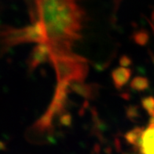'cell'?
I'll list each match as a JSON object with an SVG mask.
<instances>
[{
	"mask_svg": "<svg viewBox=\"0 0 154 154\" xmlns=\"http://www.w3.org/2000/svg\"><path fill=\"white\" fill-rule=\"evenodd\" d=\"M50 61L56 71L57 84L83 82L88 72L87 60L75 54H51Z\"/></svg>",
	"mask_w": 154,
	"mask_h": 154,
	"instance_id": "obj_1",
	"label": "cell"
},
{
	"mask_svg": "<svg viewBox=\"0 0 154 154\" xmlns=\"http://www.w3.org/2000/svg\"><path fill=\"white\" fill-rule=\"evenodd\" d=\"M11 29V27L5 25L0 26V57H2L11 47L10 38Z\"/></svg>",
	"mask_w": 154,
	"mask_h": 154,
	"instance_id": "obj_7",
	"label": "cell"
},
{
	"mask_svg": "<svg viewBox=\"0 0 154 154\" xmlns=\"http://www.w3.org/2000/svg\"><path fill=\"white\" fill-rule=\"evenodd\" d=\"M148 34L146 32H140L134 35V40L140 45H145L148 42Z\"/></svg>",
	"mask_w": 154,
	"mask_h": 154,
	"instance_id": "obj_11",
	"label": "cell"
},
{
	"mask_svg": "<svg viewBox=\"0 0 154 154\" xmlns=\"http://www.w3.org/2000/svg\"><path fill=\"white\" fill-rule=\"evenodd\" d=\"M69 88L79 95L87 98H92L94 97L97 91L95 86L86 84L83 83V82H73L69 85Z\"/></svg>",
	"mask_w": 154,
	"mask_h": 154,
	"instance_id": "obj_6",
	"label": "cell"
},
{
	"mask_svg": "<svg viewBox=\"0 0 154 154\" xmlns=\"http://www.w3.org/2000/svg\"><path fill=\"white\" fill-rule=\"evenodd\" d=\"M51 51L46 44H38L33 49L32 52L29 56L28 65L29 71L32 72L43 63L50 61Z\"/></svg>",
	"mask_w": 154,
	"mask_h": 154,
	"instance_id": "obj_3",
	"label": "cell"
},
{
	"mask_svg": "<svg viewBox=\"0 0 154 154\" xmlns=\"http://www.w3.org/2000/svg\"><path fill=\"white\" fill-rule=\"evenodd\" d=\"M144 132V129L142 128H136L133 130L127 133L125 135V138L130 144L133 145L134 147L138 149L141 142H142V134Z\"/></svg>",
	"mask_w": 154,
	"mask_h": 154,
	"instance_id": "obj_8",
	"label": "cell"
},
{
	"mask_svg": "<svg viewBox=\"0 0 154 154\" xmlns=\"http://www.w3.org/2000/svg\"><path fill=\"white\" fill-rule=\"evenodd\" d=\"M149 122H150V124H154V116L151 117V119H150Z\"/></svg>",
	"mask_w": 154,
	"mask_h": 154,
	"instance_id": "obj_13",
	"label": "cell"
},
{
	"mask_svg": "<svg viewBox=\"0 0 154 154\" xmlns=\"http://www.w3.org/2000/svg\"><path fill=\"white\" fill-rule=\"evenodd\" d=\"M141 154H154V124H149L144 130L142 142L138 149Z\"/></svg>",
	"mask_w": 154,
	"mask_h": 154,
	"instance_id": "obj_4",
	"label": "cell"
},
{
	"mask_svg": "<svg viewBox=\"0 0 154 154\" xmlns=\"http://www.w3.org/2000/svg\"><path fill=\"white\" fill-rule=\"evenodd\" d=\"M130 63L131 60L128 58V57H126V56H124V57L121 58V60H120V64L123 65V67H124V66H128V65H129Z\"/></svg>",
	"mask_w": 154,
	"mask_h": 154,
	"instance_id": "obj_12",
	"label": "cell"
},
{
	"mask_svg": "<svg viewBox=\"0 0 154 154\" xmlns=\"http://www.w3.org/2000/svg\"><path fill=\"white\" fill-rule=\"evenodd\" d=\"M149 83L147 78L143 76H135L131 82V87L134 91H143L148 89Z\"/></svg>",
	"mask_w": 154,
	"mask_h": 154,
	"instance_id": "obj_9",
	"label": "cell"
},
{
	"mask_svg": "<svg viewBox=\"0 0 154 154\" xmlns=\"http://www.w3.org/2000/svg\"><path fill=\"white\" fill-rule=\"evenodd\" d=\"M142 106L151 117L154 116V97L149 96L143 97L142 99Z\"/></svg>",
	"mask_w": 154,
	"mask_h": 154,
	"instance_id": "obj_10",
	"label": "cell"
},
{
	"mask_svg": "<svg viewBox=\"0 0 154 154\" xmlns=\"http://www.w3.org/2000/svg\"><path fill=\"white\" fill-rule=\"evenodd\" d=\"M131 75V70L128 68L119 67L114 69L112 72V78L114 85L117 89H121L125 84L128 83Z\"/></svg>",
	"mask_w": 154,
	"mask_h": 154,
	"instance_id": "obj_5",
	"label": "cell"
},
{
	"mask_svg": "<svg viewBox=\"0 0 154 154\" xmlns=\"http://www.w3.org/2000/svg\"><path fill=\"white\" fill-rule=\"evenodd\" d=\"M53 131L54 127L43 124L38 120L27 130L26 138L34 144H46L53 139Z\"/></svg>",
	"mask_w": 154,
	"mask_h": 154,
	"instance_id": "obj_2",
	"label": "cell"
}]
</instances>
